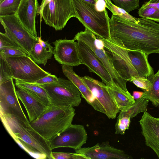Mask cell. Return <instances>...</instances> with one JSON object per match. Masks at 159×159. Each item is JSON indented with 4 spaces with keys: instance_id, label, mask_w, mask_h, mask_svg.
Instances as JSON below:
<instances>
[{
    "instance_id": "cell-1",
    "label": "cell",
    "mask_w": 159,
    "mask_h": 159,
    "mask_svg": "<svg viewBox=\"0 0 159 159\" xmlns=\"http://www.w3.org/2000/svg\"><path fill=\"white\" fill-rule=\"evenodd\" d=\"M109 23L111 38L127 49L159 53V24L143 17L135 22L113 15Z\"/></svg>"
},
{
    "instance_id": "cell-2",
    "label": "cell",
    "mask_w": 159,
    "mask_h": 159,
    "mask_svg": "<svg viewBox=\"0 0 159 159\" xmlns=\"http://www.w3.org/2000/svg\"><path fill=\"white\" fill-rule=\"evenodd\" d=\"M5 128L14 141L29 154L37 159H52L50 141L44 138L25 121L11 115L0 114Z\"/></svg>"
},
{
    "instance_id": "cell-3",
    "label": "cell",
    "mask_w": 159,
    "mask_h": 159,
    "mask_svg": "<svg viewBox=\"0 0 159 159\" xmlns=\"http://www.w3.org/2000/svg\"><path fill=\"white\" fill-rule=\"evenodd\" d=\"M71 106L58 107L50 104L31 126L46 140L50 141L71 124L75 115Z\"/></svg>"
},
{
    "instance_id": "cell-4",
    "label": "cell",
    "mask_w": 159,
    "mask_h": 159,
    "mask_svg": "<svg viewBox=\"0 0 159 159\" xmlns=\"http://www.w3.org/2000/svg\"><path fill=\"white\" fill-rule=\"evenodd\" d=\"M0 84L11 79L32 83L51 74L28 55L7 57L0 54Z\"/></svg>"
},
{
    "instance_id": "cell-5",
    "label": "cell",
    "mask_w": 159,
    "mask_h": 159,
    "mask_svg": "<svg viewBox=\"0 0 159 159\" xmlns=\"http://www.w3.org/2000/svg\"><path fill=\"white\" fill-rule=\"evenodd\" d=\"M76 18L97 37L111 38L110 20L106 9L98 11L95 5L84 0H72Z\"/></svg>"
},
{
    "instance_id": "cell-6",
    "label": "cell",
    "mask_w": 159,
    "mask_h": 159,
    "mask_svg": "<svg viewBox=\"0 0 159 159\" xmlns=\"http://www.w3.org/2000/svg\"><path fill=\"white\" fill-rule=\"evenodd\" d=\"M73 39L81 41L93 51L110 74L115 85L120 89L129 92L127 89V81L123 79L115 68L111 56L104 49L102 42L87 28L78 32Z\"/></svg>"
},
{
    "instance_id": "cell-7",
    "label": "cell",
    "mask_w": 159,
    "mask_h": 159,
    "mask_svg": "<svg viewBox=\"0 0 159 159\" xmlns=\"http://www.w3.org/2000/svg\"><path fill=\"white\" fill-rule=\"evenodd\" d=\"M57 82L40 85L46 90L50 104L58 107L79 106L81 93L77 87L70 80L58 78Z\"/></svg>"
},
{
    "instance_id": "cell-8",
    "label": "cell",
    "mask_w": 159,
    "mask_h": 159,
    "mask_svg": "<svg viewBox=\"0 0 159 159\" xmlns=\"http://www.w3.org/2000/svg\"><path fill=\"white\" fill-rule=\"evenodd\" d=\"M73 17L77 16L72 0H52L43 8L41 19L57 31L64 28Z\"/></svg>"
},
{
    "instance_id": "cell-9",
    "label": "cell",
    "mask_w": 159,
    "mask_h": 159,
    "mask_svg": "<svg viewBox=\"0 0 159 159\" xmlns=\"http://www.w3.org/2000/svg\"><path fill=\"white\" fill-rule=\"evenodd\" d=\"M97 38L110 55L115 68L123 79L128 81L132 77L139 76L129 58L128 49L111 38Z\"/></svg>"
},
{
    "instance_id": "cell-10",
    "label": "cell",
    "mask_w": 159,
    "mask_h": 159,
    "mask_svg": "<svg viewBox=\"0 0 159 159\" xmlns=\"http://www.w3.org/2000/svg\"><path fill=\"white\" fill-rule=\"evenodd\" d=\"M0 21L7 35L28 56L38 38L25 28L16 14L0 16Z\"/></svg>"
},
{
    "instance_id": "cell-11",
    "label": "cell",
    "mask_w": 159,
    "mask_h": 159,
    "mask_svg": "<svg viewBox=\"0 0 159 159\" xmlns=\"http://www.w3.org/2000/svg\"><path fill=\"white\" fill-rule=\"evenodd\" d=\"M0 114L11 115L29 121L21 108L13 79L0 84Z\"/></svg>"
},
{
    "instance_id": "cell-12",
    "label": "cell",
    "mask_w": 159,
    "mask_h": 159,
    "mask_svg": "<svg viewBox=\"0 0 159 159\" xmlns=\"http://www.w3.org/2000/svg\"><path fill=\"white\" fill-rule=\"evenodd\" d=\"M82 78L92 92L99 105L101 113L109 119H114L120 110L111 97L106 84L89 76Z\"/></svg>"
},
{
    "instance_id": "cell-13",
    "label": "cell",
    "mask_w": 159,
    "mask_h": 159,
    "mask_svg": "<svg viewBox=\"0 0 159 159\" xmlns=\"http://www.w3.org/2000/svg\"><path fill=\"white\" fill-rule=\"evenodd\" d=\"M88 139L84 125L71 124L59 135L50 141L52 150L58 148H71L75 150L80 149Z\"/></svg>"
},
{
    "instance_id": "cell-14",
    "label": "cell",
    "mask_w": 159,
    "mask_h": 159,
    "mask_svg": "<svg viewBox=\"0 0 159 159\" xmlns=\"http://www.w3.org/2000/svg\"><path fill=\"white\" fill-rule=\"evenodd\" d=\"M77 41L82 64L86 65L90 72L98 75L107 86L116 87L114 84L109 72L93 51L84 42L80 40Z\"/></svg>"
},
{
    "instance_id": "cell-15",
    "label": "cell",
    "mask_w": 159,
    "mask_h": 159,
    "mask_svg": "<svg viewBox=\"0 0 159 159\" xmlns=\"http://www.w3.org/2000/svg\"><path fill=\"white\" fill-rule=\"evenodd\" d=\"M75 41L59 39L53 42L54 57L59 64L72 66L82 64L78 42Z\"/></svg>"
},
{
    "instance_id": "cell-16",
    "label": "cell",
    "mask_w": 159,
    "mask_h": 159,
    "mask_svg": "<svg viewBox=\"0 0 159 159\" xmlns=\"http://www.w3.org/2000/svg\"><path fill=\"white\" fill-rule=\"evenodd\" d=\"M75 152L84 155L88 159H133L123 150L114 148L107 142L97 143L91 147L81 148Z\"/></svg>"
},
{
    "instance_id": "cell-17",
    "label": "cell",
    "mask_w": 159,
    "mask_h": 159,
    "mask_svg": "<svg viewBox=\"0 0 159 159\" xmlns=\"http://www.w3.org/2000/svg\"><path fill=\"white\" fill-rule=\"evenodd\" d=\"M139 123L145 145L159 158V117H154L147 111L143 113Z\"/></svg>"
},
{
    "instance_id": "cell-18",
    "label": "cell",
    "mask_w": 159,
    "mask_h": 159,
    "mask_svg": "<svg viewBox=\"0 0 159 159\" xmlns=\"http://www.w3.org/2000/svg\"><path fill=\"white\" fill-rule=\"evenodd\" d=\"M39 6L37 0H21L16 14L23 26L36 38L35 20Z\"/></svg>"
},
{
    "instance_id": "cell-19",
    "label": "cell",
    "mask_w": 159,
    "mask_h": 159,
    "mask_svg": "<svg viewBox=\"0 0 159 159\" xmlns=\"http://www.w3.org/2000/svg\"><path fill=\"white\" fill-rule=\"evenodd\" d=\"M62 72L64 75L77 88L81 97L93 109L101 112V108L92 92L84 80L74 71L72 66L62 65Z\"/></svg>"
},
{
    "instance_id": "cell-20",
    "label": "cell",
    "mask_w": 159,
    "mask_h": 159,
    "mask_svg": "<svg viewBox=\"0 0 159 159\" xmlns=\"http://www.w3.org/2000/svg\"><path fill=\"white\" fill-rule=\"evenodd\" d=\"M16 92L28 114L30 122L38 119L48 106L46 105L25 90L19 87Z\"/></svg>"
},
{
    "instance_id": "cell-21",
    "label": "cell",
    "mask_w": 159,
    "mask_h": 159,
    "mask_svg": "<svg viewBox=\"0 0 159 159\" xmlns=\"http://www.w3.org/2000/svg\"><path fill=\"white\" fill-rule=\"evenodd\" d=\"M128 54L139 76L148 78L154 75L153 70L148 60L149 55L140 51L129 50Z\"/></svg>"
},
{
    "instance_id": "cell-22",
    "label": "cell",
    "mask_w": 159,
    "mask_h": 159,
    "mask_svg": "<svg viewBox=\"0 0 159 159\" xmlns=\"http://www.w3.org/2000/svg\"><path fill=\"white\" fill-rule=\"evenodd\" d=\"M108 92L120 111L132 105L135 100L133 96L116 87L106 85Z\"/></svg>"
},
{
    "instance_id": "cell-23",
    "label": "cell",
    "mask_w": 159,
    "mask_h": 159,
    "mask_svg": "<svg viewBox=\"0 0 159 159\" xmlns=\"http://www.w3.org/2000/svg\"><path fill=\"white\" fill-rule=\"evenodd\" d=\"M53 52L54 48L51 45L43 47L38 39L34 43L28 56L37 64L45 66L48 60L52 58Z\"/></svg>"
},
{
    "instance_id": "cell-24",
    "label": "cell",
    "mask_w": 159,
    "mask_h": 159,
    "mask_svg": "<svg viewBox=\"0 0 159 159\" xmlns=\"http://www.w3.org/2000/svg\"><path fill=\"white\" fill-rule=\"evenodd\" d=\"M15 85L17 87L21 88L32 95L46 105H50L48 95L46 90L41 86L15 79Z\"/></svg>"
},
{
    "instance_id": "cell-25",
    "label": "cell",
    "mask_w": 159,
    "mask_h": 159,
    "mask_svg": "<svg viewBox=\"0 0 159 159\" xmlns=\"http://www.w3.org/2000/svg\"><path fill=\"white\" fill-rule=\"evenodd\" d=\"M149 101L148 100L143 97L135 100L132 105L120 111L117 118L127 117L131 119L140 113L147 112Z\"/></svg>"
},
{
    "instance_id": "cell-26",
    "label": "cell",
    "mask_w": 159,
    "mask_h": 159,
    "mask_svg": "<svg viewBox=\"0 0 159 159\" xmlns=\"http://www.w3.org/2000/svg\"><path fill=\"white\" fill-rule=\"evenodd\" d=\"M148 79L152 84L151 89L144 91L142 97L150 101L155 107L159 106V75L156 73Z\"/></svg>"
},
{
    "instance_id": "cell-27",
    "label": "cell",
    "mask_w": 159,
    "mask_h": 159,
    "mask_svg": "<svg viewBox=\"0 0 159 159\" xmlns=\"http://www.w3.org/2000/svg\"><path fill=\"white\" fill-rule=\"evenodd\" d=\"M21 0H4L0 4V16L16 14Z\"/></svg>"
},
{
    "instance_id": "cell-28",
    "label": "cell",
    "mask_w": 159,
    "mask_h": 159,
    "mask_svg": "<svg viewBox=\"0 0 159 159\" xmlns=\"http://www.w3.org/2000/svg\"><path fill=\"white\" fill-rule=\"evenodd\" d=\"M106 3V7L112 12V15H116L130 21L137 22L138 18L129 14L124 9L115 6L111 0H105Z\"/></svg>"
},
{
    "instance_id": "cell-29",
    "label": "cell",
    "mask_w": 159,
    "mask_h": 159,
    "mask_svg": "<svg viewBox=\"0 0 159 159\" xmlns=\"http://www.w3.org/2000/svg\"><path fill=\"white\" fill-rule=\"evenodd\" d=\"M114 4L128 13L139 7V0H111Z\"/></svg>"
},
{
    "instance_id": "cell-30",
    "label": "cell",
    "mask_w": 159,
    "mask_h": 159,
    "mask_svg": "<svg viewBox=\"0 0 159 159\" xmlns=\"http://www.w3.org/2000/svg\"><path fill=\"white\" fill-rule=\"evenodd\" d=\"M130 117H123L117 118L115 124V134L123 135L126 129H128L129 127L130 123Z\"/></svg>"
},
{
    "instance_id": "cell-31",
    "label": "cell",
    "mask_w": 159,
    "mask_h": 159,
    "mask_svg": "<svg viewBox=\"0 0 159 159\" xmlns=\"http://www.w3.org/2000/svg\"><path fill=\"white\" fill-rule=\"evenodd\" d=\"M130 81L132 82L137 87L144 91L150 90L152 87V84L148 79L141 77H133Z\"/></svg>"
},
{
    "instance_id": "cell-32",
    "label": "cell",
    "mask_w": 159,
    "mask_h": 159,
    "mask_svg": "<svg viewBox=\"0 0 159 159\" xmlns=\"http://www.w3.org/2000/svg\"><path fill=\"white\" fill-rule=\"evenodd\" d=\"M52 159H88L85 156L77 153L55 152L51 153Z\"/></svg>"
},
{
    "instance_id": "cell-33",
    "label": "cell",
    "mask_w": 159,
    "mask_h": 159,
    "mask_svg": "<svg viewBox=\"0 0 159 159\" xmlns=\"http://www.w3.org/2000/svg\"><path fill=\"white\" fill-rule=\"evenodd\" d=\"M0 54L5 57H17L27 55L20 48H5L0 49Z\"/></svg>"
},
{
    "instance_id": "cell-34",
    "label": "cell",
    "mask_w": 159,
    "mask_h": 159,
    "mask_svg": "<svg viewBox=\"0 0 159 159\" xmlns=\"http://www.w3.org/2000/svg\"><path fill=\"white\" fill-rule=\"evenodd\" d=\"M5 48H20V47L11 39L5 33L0 32V49Z\"/></svg>"
},
{
    "instance_id": "cell-35",
    "label": "cell",
    "mask_w": 159,
    "mask_h": 159,
    "mask_svg": "<svg viewBox=\"0 0 159 159\" xmlns=\"http://www.w3.org/2000/svg\"><path fill=\"white\" fill-rule=\"evenodd\" d=\"M58 78L54 75L51 74L46 76L32 83L34 84L41 85L57 82L58 81Z\"/></svg>"
},
{
    "instance_id": "cell-36",
    "label": "cell",
    "mask_w": 159,
    "mask_h": 159,
    "mask_svg": "<svg viewBox=\"0 0 159 159\" xmlns=\"http://www.w3.org/2000/svg\"><path fill=\"white\" fill-rule=\"evenodd\" d=\"M145 3L155 8L157 12L156 21L159 22V0H149Z\"/></svg>"
},
{
    "instance_id": "cell-37",
    "label": "cell",
    "mask_w": 159,
    "mask_h": 159,
    "mask_svg": "<svg viewBox=\"0 0 159 159\" xmlns=\"http://www.w3.org/2000/svg\"><path fill=\"white\" fill-rule=\"evenodd\" d=\"M95 8L98 11L102 12L106 9V3L105 0H97L95 4Z\"/></svg>"
},
{
    "instance_id": "cell-38",
    "label": "cell",
    "mask_w": 159,
    "mask_h": 159,
    "mask_svg": "<svg viewBox=\"0 0 159 159\" xmlns=\"http://www.w3.org/2000/svg\"><path fill=\"white\" fill-rule=\"evenodd\" d=\"M52 0H42L40 5L39 6L38 13L40 16V20H41V17L43 10L44 7Z\"/></svg>"
},
{
    "instance_id": "cell-39",
    "label": "cell",
    "mask_w": 159,
    "mask_h": 159,
    "mask_svg": "<svg viewBox=\"0 0 159 159\" xmlns=\"http://www.w3.org/2000/svg\"><path fill=\"white\" fill-rule=\"evenodd\" d=\"M143 92L138 91H134L132 96L135 100L142 97Z\"/></svg>"
},
{
    "instance_id": "cell-40",
    "label": "cell",
    "mask_w": 159,
    "mask_h": 159,
    "mask_svg": "<svg viewBox=\"0 0 159 159\" xmlns=\"http://www.w3.org/2000/svg\"><path fill=\"white\" fill-rule=\"evenodd\" d=\"M86 1H87L88 2L90 3L93 4H95L96 1L95 0H84Z\"/></svg>"
},
{
    "instance_id": "cell-41",
    "label": "cell",
    "mask_w": 159,
    "mask_h": 159,
    "mask_svg": "<svg viewBox=\"0 0 159 159\" xmlns=\"http://www.w3.org/2000/svg\"><path fill=\"white\" fill-rule=\"evenodd\" d=\"M4 0H0V4Z\"/></svg>"
},
{
    "instance_id": "cell-42",
    "label": "cell",
    "mask_w": 159,
    "mask_h": 159,
    "mask_svg": "<svg viewBox=\"0 0 159 159\" xmlns=\"http://www.w3.org/2000/svg\"><path fill=\"white\" fill-rule=\"evenodd\" d=\"M156 73L159 75V69L158 70V71H157V72Z\"/></svg>"
},
{
    "instance_id": "cell-43",
    "label": "cell",
    "mask_w": 159,
    "mask_h": 159,
    "mask_svg": "<svg viewBox=\"0 0 159 159\" xmlns=\"http://www.w3.org/2000/svg\"><path fill=\"white\" fill-rule=\"evenodd\" d=\"M95 0V1H97V0Z\"/></svg>"
}]
</instances>
